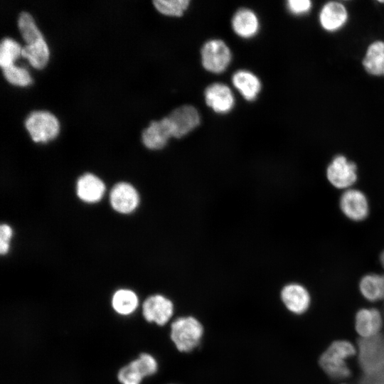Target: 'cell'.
<instances>
[{
  "label": "cell",
  "instance_id": "obj_13",
  "mask_svg": "<svg viewBox=\"0 0 384 384\" xmlns=\"http://www.w3.org/2000/svg\"><path fill=\"white\" fill-rule=\"evenodd\" d=\"M105 189L104 182L90 173L82 175L76 183V193L78 198L87 203L100 201L105 194Z\"/></svg>",
  "mask_w": 384,
  "mask_h": 384
},
{
  "label": "cell",
  "instance_id": "obj_8",
  "mask_svg": "<svg viewBox=\"0 0 384 384\" xmlns=\"http://www.w3.org/2000/svg\"><path fill=\"white\" fill-rule=\"evenodd\" d=\"M172 128V135L181 138L200 124L198 110L191 105H183L173 110L167 117Z\"/></svg>",
  "mask_w": 384,
  "mask_h": 384
},
{
  "label": "cell",
  "instance_id": "obj_12",
  "mask_svg": "<svg viewBox=\"0 0 384 384\" xmlns=\"http://www.w3.org/2000/svg\"><path fill=\"white\" fill-rule=\"evenodd\" d=\"M206 102L218 113H227L234 105V97L226 85L214 83L205 90Z\"/></svg>",
  "mask_w": 384,
  "mask_h": 384
},
{
  "label": "cell",
  "instance_id": "obj_6",
  "mask_svg": "<svg viewBox=\"0 0 384 384\" xmlns=\"http://www.w3.org/2000/svg\"><path fill=\"white\" fill-rule=\"evenodd\" d=\"M174 311L172 301L159 294L149 296L142 304V314L146 321L159 326L166 324L172 317Z\"/></svg>",
  "mask_w": 384,
  "mask_h": 384
},
{
  "label": "cell",
  "instance_id": "obj_9",
  "mask_svg": "<svg viewBox=\"0 0 384 384\" xmlns=\"http://www.w3.org/2000/svg\"><path fill=\"white\" fill-rule=\"evenodd\" d=\"M139 195L130 183L119 182L112 188L110 201L112 208L122 214L134 211L139 204Z\"/></svg>",
  "mask_w": 384,
  "mask_h": 384
},
{
  "label": "cell",
  "instance_id": "obj_19",
  "mask_svg": "<svg viewBox=\"0 0 384 384\" xmlns=\"http://www.w3.org/2000/svg\"><path fill=\"white\" fill-rule=\"evenodd\" d=\"M359 290L367 300L376 302L384 298V274L370 273L359 282Z\"/></svg>",
  "mask_w": 384,
  "mask_h": 384
},
{
  "label": "cell",
  "instance_id": "obj_3",
  "mask_svg": "<svg viewBox=\"0 0 384 384\" xmlns=\"http://www.w3.org/2000/svg\"><path fill=\"white\" fill-rule=\"evenodd\" d=\"M25 126L36 142H47L55 138L59 132L57 118L46 111L31 112L25 121Z\"/></svg>",
  "mask_w": 384,
  "mask_h": 384
},
{
  "label": "cell",
  "instance_id": "obj_23",
  "mask_svg": "<svg viewBox=\"0 0 384 384\" xmlns=\"http://www.w3.org/2000/svg\"><path fill=\"white\" fill-rule=\"evenodd\" d=\"M22 48L14 39L4 38L0 45V65L3 68L14 65V61L21 55Z\"/></svg>",
  "mask_w": 384,
  "mask_h": 384
},
{
  "label": "cell",
  "instance_id": "obj_16",
  "mask_svg": "<svg viewBox=\"0 0 384 384\" xmlns=\"http://www.w3.org/2000/svg\"><path fill=\"white\" fill-rule=\"evenodd\" d=\"M232 26L234 31L238 36L248 38L257 33L259 29V21L252 11L241 9L235 14Z\"/></svg>",
  "mask_w": 384,
  "mask_h": 384
},
{
  "label": "cell",
  "instance_id": "obj_26",
  "mask_svg": "<svg viewBox=\"0 0 384 384\" xmlns=\"http://www.w3.org/2000/svg\"><path fill=\"white\" fill-rule=\"evenodd\" d=\"M131 363L144 378L154 375L158 370L156 360L151 354L146 353H141Z\"/></svg>",
  "mask_w": 384,
  "mask_h": 384
},
{
  "label": "cell",
  "instance_id": "obj_7",
  "mask_svg": "<svg viewBox=\"0 0 384 384\" xmlns=\"http://www.w3.org/2000/svg\"><path fill=\"white\" fill-rule=\"evenodd\" d=\"M339 206L344 215L353 221L364 220L369 212V204L365 193L353 188L343 192Z\"/></svg>",
  "mask_w": 384,
  "mask_h": 384
},
{
  "label": "cell",
  "instance_id": "obj_29",
  "mask_svg": "<svg viewBox=\"0 0 384 384\" xmlns=\"http://www.w3.org/2000/svg\"><path fill=\"white\" fill-rule=\"evenodd\" d=\"M311 7V2L309 0H289L287 8L289 11L296 15L305 14Z\"/></svg>",
  "mask_w": 384,
  "mask_h": 384
},
{
  "label": "cell",
  "instance_id": "obj_1",
  "mask_svg": "<svg viewBox=\"0 0 384 384\" xmlns=\"http://www.w3.org/2000/svg\"><path fill=\"white\" fill-rule=\"evenodd\" d=\"M356 353V348L351 342L345 340L336 341L321 355L319 365L331 378L344 379L351 374L346 360Z\"/></svg>",
  "mask_w": 384,
  "mask_h": 384
},
{
  "label": "cell",
  "instance_id": "obj_22",
  "mask_svg": "<svg viewBox=\"0 0 384 384\" xmlns=\"http://www.w3.org/2000/svg\"><path fill=\"white\" fill-rule=\"evenodd\" d=\"M18 26L26 44H32L43 38L32 16L27 12L23 11L19 14Z\"/></svg>",
  "mask_w": 384,
  "mask_h": 384
},
{
  "label": "cell",
  "instance_id": "obj_24",
  "mask_svg": "<svg viewBox=\"0 0 384 384\" xmlns=\"http://www.w3.org/2000/svg\"><path fill=\"white\" fill-rule=\"evenodd\" d=\"M189 0H155L153 4L161 14L167 16H181L188 7Z\"/></svg>",
  "mask_w": 384,
  "mask_h": 384
},
{
  "label": "cell",
  "instance_id": "obj_17",
  "mask_svg": "<svg viewBox=\"0 0 384 384\" xmlns=\"http://www.w3.org/2000/svg\"><path fill=\"white\" fill-rule=\"evenodd\" d=\"M234 86L248 101L254 100L261 90V82L253 73L247 70H239L233 76Z\"/></svg>",
  "mask_w": 384,
  "mask_h": 384
},
{
  "label": "cell",
  "instance_id": "obj_2",
  "mask_svg": "<svg viewBox=\"0 0 384 384\" xmlns=\"http://www.w3.org/2000/svg\"><path fill=\"white\" fill-rule=\"evenodd\" d=\"M202 324L192 316L178 317L171 325V339L178 351L190 352L196 348L203 337Z\"/></svg>",
  "mask_w": 384,
  "mask_h": 384
},
{
  "label": "cell",
  "instance_id": "obj_14",
  "mask_svg": "<svg viewBox=\"0 0 384 384\" xmlns=\"http://www.w3.org/2000/svg\"><path fill=\"white\" fill-rule=\"evenodd\" d=\"M382 327L380 312L373 308H363L356 314L355 328L357 333L364 339L377 336Z\"/></svg>",
  "mask_w": 384,
  "mask_h": 384
},
{
  "label": "cell",
  "instance_id": "obj_25",
  "mask_svg": "<svg viewBox=\"0 0 384 384\" xmlns=\"http://www.w3.org/2000/svg\"><path fill=\"white\" fill-rule=\"evenodd\" d=\"M5 78L10 83L18 86H27L32 82L27 70L14 65L2 69Z\"/></svg>",
  "mask_w": 384,
  "mask_h": 384
},
{
  "label": "cell",
  "instance_id": "obj_20",
  "mask_svg": "<svg viewBox=\"0 0 384 384\" xmlns=\"http://www.w3.org/2000/svg\"><path fill=\"white\" fill-rule=\"evenodd\" d=\"M112 306L115 312L122 316L132 314L139 306L137 294L132 290L120 289L112 297Z\"/></svg>",
  "mask_w": 384,
  "mask_h": 384
},
{
  "label": "cell",
  "instance_id": "obj_18",
  "mask_svg": "<svg viewBox=\"0 0 384 384\" xmlns=\"http://www.w3.org/2000/svg\"><path fill=\"white\" fill-rule=\"evenodd\" d=\"M363 65L370 75H384V42L377 41L372 43L365 54Z\"/></svg>",
  "mask_w": 384,
  "mask_h": 384
},
{
  "label": "cell",
  "instance_id": "obj_4",
  "mask_svg": "<svg viewBox=\"0 0 384 384\" xmlns=\"http://www.w3.org/2000/svg\"><path fill=\"white\" fill-rule=\"evenodd\" d=\"M329 182L338 189H348L358 179L357 166L343 155L336 156L326 171Z\"/></svg>",
  "mask_w": 384,
  "mask_h": 384
},
{
  "label": "cell",
  "instance_id": "obj_27",
  "mask_svg": "<svg viewBox=\"0 0 384 384\" xmlns=\"http://www.w3.org/2000/svg\"><path fill=\"white\" fill-rule=\"evenodd\" d=\"M117 378L122 384H140L144 377L130 362L119 370Z\"/></svg>",
  "mask_w": 384,
  "mask_h": 384
},
{
  "label": "cell",
  "instance_id": "obj_15",
  "mask_svg": "<svg viewBox=\"0 0 384 384\" xmlns=\"http://www.w3.org/2000/svg\"><path fill=\"white\" fill-rule=\"evenodd\" d=\"M347 11L344 5L338 1H329L322 7L319 14L321 26L328 31H335L346 22Z\"/></svg>",
  "mask_w": 384,
  "mask_h": 384
},
{
  "label": "cell",
  "instance_id": "obj_10",
  "mask_svg": "<svg viewBox=\"0 0 384 384\" xmlns=\"http://www.w3.org/2000/svg\"><path fill=\"white\" fill-rule=\"evenodd\" d=\"M280 297L285 307L296 314L306 312L311 303L309 291L299 283H289L284 286Z\"/></svg>",
  "mask_w": 384,
  "mask_h": 384
},
{
  "label": "cell",
  "instance_id": "obj_21",
  "mask_svg": "<svg viewBox=\"0 0 384 384\" xmlns=\"http://www.w3.org/2000/svg\"><path fill=\"white\" fill-rule=\"evenodd\" d=\"M21 55L27 58L33 68H44L49 58V50L44 38L32 44H26L22 48Z\"/></svg>",
  "mask_w": 384,
  "mask_h": 384
},
{
  "label": "cell",
  "instance_id": "obj_28",
  "mask_svg": "<svg viewBox=\"0 0 384 384\" xmlns=\"http://www.w3.org/2000/svg\"><path fill=\"white\" fill-rule=\"evenodd\" d=\"M13 235V230L11 226L7 224H2L0 226V252L6 255L10 247V242Z\"/></svg>",
  "mask_w": 384,
  "mask_h": 384
},
{
  "label": "cell",
  "instance_id": "obj_11",
  "mask_svg": "<svg viewBox=\"0 0 384 384\" xmlns=\"http://www.w3.org/2000/svg\"><path fill=\"white\" fill-rule=\"evenodd\" d=\"M172 135V128L169 118L164 117L160 121H152L142 133V142L144 146L151 150L164 148Z\"/></svg>",
  "mask_w": 384,
  "mask_h": 384
},
{
  "label": "cell",
  "instance_id": "obj_5",
  "mask_svg": "<svg viewBox=\"0 0 384 384\" xmlns=\"http://www.w3.org/2000/svg\"><path fill=\"white\" fill-rule=\"evenodd\" d=\"M203 68L213 73H220L228 66L231 53L228 46L221 40L207 41L201 49Z\"/></svg>",
  "mask_w": 384,
  "mask_h": 384
}]
</instances>
